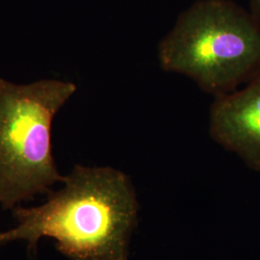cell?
<instances>
[{
	"instance_id": "6da1fadb",
	"label": "cell",
	"mask_w": 260,
	"mask_h": 260,
	"mask_svg": "<svg viewBox=\"0 0 260 260\" xmlns=\"http://www.w3.org/2000/svg\"><path fill=\"white\" fill-rule=\"evenodd\" d=\"M62 183L43 205L15 207L17 224L0 232V245L24 241L36 253L41 239L51 238L69 260H129L139 205L127 175L75 165Z\"/></svg>"
},
{
	"instance_id": "7a4b0ae2",
	"label": "cell",
	"mask_w": 260,
	"mask_h": 260,
	"mask_svg": "<svg viewBox=\"0 0 260 260\" xmlns=\"http://www.w3.org/2000/svg\"><path fill=\"white\" fill-rule=\"evenodd\" d=\"M157 59L214 98L232 93L260 74V23L231 0H198L159 42Z\"/></svg>"
},
{
	"instance_id": "3957f363",
	"label": "cell",
	"mask_w": 260,
	"mask_h": 260,
	"mask_svg": "<svg viewBox=\"0 0 260 260\" xmlns=\"http://www.w3.org/2000/svg\"><path fill=\"white\" fill-rule=\"evenodd\" d=\"M75 83L42 79L16 84L0 78V205L13 210L45 194L64 177L52 152V123L75 94Z\"/></svg>"
},
{
	"instance_id": "277c9868",
	"label": "cell",
	"mask_w": 260,
	"mask_h": 260,
	"mask_svg": "<svg viewBox=\"0 0 260 260\" xmlns=\"http://www.w3.org/2000/svg\"><path fill=\"white\" fill-rule=\"evenodd\" d=\"M209 134L247 167L260 173V74L244 88L214 98Z\"/></svg>"
},
{
	"instance_id": "5b68a950",
	"label": "cell",
	"mask_w": 260,
	"mask_h": 260,
	"mask_svg": "<svg viewBox=\"0 0 260 260\" xmlns=\"http://www.w3.org/2000/svg\"><path fill=\"white\" fill-rule=\"evenodd\" d=\"M251 15L260 23V0H250Z\"/></svg>"
}]
</instances>
